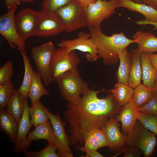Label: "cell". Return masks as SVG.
Masks as SVG:
<instances>
[{
  "mask_svg": "<svg viewBox=\"0 0 157 157\" xmlns=\"http://www.w3.org/2000/svg\"><path fill=\"white\" fill-rule=\"evenodd\" d=\"M85 157H104L97 150H95L91 152L88 154H86Z\"/></svg>",
  "mask_w": 157,
  "mask_h": 157,
  "instance_id": "obj_43",
  "label": "cell"
},
{
  "mask_svg": "<svg viewBox=\"0 0 157 157\" xmlns=\"http://www.w3.org/2000/svg\"><path fill=\"white\" fill-rule=\"evenodd\" d=\"M58 45L59 47L65 48L68 52L76 50L87 53L85 57L90 62L95 61L99 58L97 49L89 33L80 32L76 38L62 40Z\"/></svg>",
  "mask_w": 157,
  "mask_h": 157,
  "instance_id": "obj_11",
  "label": "cell"
},
{
  "mask_svg": "<svg viewBox=\"0 0 157 157\" xmlns=\"http://www.w3.org/2000/svg\"><path fill=\"white\" fill-rule=\"evenodd\" d=\"M119 7L140 13L145 18L146 20L157 22V10L153 7L142 3H136L131 0H119Z\"/></svg>",
  "mask_w": 157,
  "mask_h": 157,
  "instance_id": "obj_17",
  "label": "cell"
},
{
  "mask_svg": "<svg viewBox=\"0 0 157 157\" xmlns=\"http://www.w3.org/2000/svg\"><path fill=\"white\" fill-rule=\"evenodd\" d=\"M91 38L97 50L99 58L107 65H115L119 60V54L136 40L127 38L123 32L110 36L104 34L100 27L89 28Z\"/></svg>",
  "mask_w": 157,
  "mask_h": 157,
  "instance_id": "obj_2",
  "label": "cell"
},
{
  "mask_svg": "<svg viewBox=\"0 0 157 157\" xmlns=\"http://www.w3.org/2000/svg\"><path fill=\"white\" fill-rule=\"evenodd\" d=\"M133 88L128 84L118 82L111 90H106L112 93L119 106H124L131 99Z\"/></svg>",
  "mask_w": 157,
  "mask_h": 157,
  "instance_id": "obj_27",
  "label": "cell"
},
{
  "mask_svg": "<svg viewBox=\"0 0 157 157\" xmlns=\"http://www.w3.org/2000/svg\"><path fill=\"white\" fill-rule=\"evenodd\" d=\"M42 12L35 35L48 38L56 35L65 31L62 20L56 13Z\"/></svg>",
  "mask_w": 157,
  "mask_h": 157,
  "instance_id": "obj_13",
  "label": "cell"
},
{
  "mask_svg": "<svg viewBox=\"0 0 157 157\" xmlns=\"http://www.w3.org/2000/svg\"><path fill=\"white\" fill-rule=\"evenodd\" d=\"M25 100L18 90L15 89L6 106L7 110L15 118L18 124L24 112Z\"/></svg>",
  "mask_w": 157,
  "mask_h": 157,
  "instance_id": "obj_26",
  "label": "cell"
},
{
  "mask_svg": "<svg viewBox=\"0 0 157 157\" xmlns=\"http://www.w3.org/2000/svg\"><path fill=\"white\" fill-rule=\"evenodd\" d=\"M154 90L141 84L134 88L131 99L139 108L142 107L154 96Z\"/></svg>",
  "mask_w": 157,
  "mask_h": 157,
  "instance_id": "obj_29",
  "label": "cell"
},
{
  "mask_svg": "<svg viewBox=\"0 0 157 157\" xmlns=\"http://www.w3.org/2000/svg\"><path fill=\"white\" fill-rule=\"evenodd\" d=\"M21 54L24 62V72L21 85L17 89L25 99H27L29 89L34 71L31 65L29 59L25 50L17 49Z\"/></svg>",
  "mask_w": 157,
  "mask_h": 157,
  "instance_id": "obj_24",
  "label": "cell"
},
{
  "mask_svg": "<svg viewBox=\"0 0 157 157\" xmlns=\"http://www.w3.org/2000/svg\"><path fill=\"white\" fill-rule=\"evenodd\" d=\"M42 77L38 71H35L30 85L28 94V97L31 100V106L38 101L43 96H47L49 91L43 85Z\"/></svg>",
  "mask_w": 157,
  "mask_h": 157,
  "instance_id": "obj_23",
  "label": "cell"
},
{
  "mask_svg": "<svg viewBox=\"0 0 157 157\" xmlns=\"http://www.w3.org/2000/svg\"><path fill=\"white\" fill-rule=\"evenodd\" d=\"M132 38L136 40L137 48L141 52L150 54L157 52V37L151 32L141 30L137 31Z\"/></svg>",
  "mask_w": 157,
  "mask_h": 157,
  "instance_id": "obj_18",
  "label": "cell"
},
{
  "mask_svg": "<svg viewBox=\"0 0 157 157\" xmlns=\"http://www.w3.org/2000/svg\"><path fill=\"white\" fill-rule=\"evenodd\" d=\"M62 97L68 102L76 103L88 87L78 69L74 68L59 76L56 81Z\"/></svg>",
  "mask_w": 157,
  "mask_h": 157,
  "instance_id": "obj_3",
  "label": "cell"
},
{
  "mask_svg": "<svg viewBox=\"0 0 157 157\" xmlns=\"http://www.w3.org/2000/svg\"><path fill=\"white\" fill-rule=\"evenodd\" d=\"M57 150L56 144L48 143L47 146L40 151H26L24 154L27 157H58L56 152Z\"/></svg>",
  "mask_w": 157,
  "mask_h": 157,
  "instance_id": "obj_33",
  "label": "cell"
},
{
  "mask_svg": "<svg viewBox=\"0 0 157 157\" xmlns=\"http://www.w3.org/2000/svg\"><path fill=\"white\" fill-rule=\"evenodd\" d=\"M49 112L40 101L29 107V114L32 126L35 127L38 125L49 121Z\"/></svg>",
  "mask_w": 157,
  "mask_h": 157,
  "instance_id": "obj_28",
  "label": "cell"
},
{
  "mask_svg": "<svg viewBox=\"0 0 157 157\" xmlns=\"http://www.w3.org/2000/svg\"><path fill=\"white\" fill-rule=\"evenodd\" d=\"M140 111L139 108L131 99L123 106L120 112L115 118L121 123L122 133L125 135L129 134L133 129L137 121Z\"/></svg>",
  "mask_w": 157,
  "mask_h": 157,
  "instance_id": "obj_15",
  "label": "cell"
},
{
  "mask_svg": "<svg viewBox=\"0 0 157 157\" xmlns=\"http://www.w3.org/2000/svg\"><path fill=\"white\" fill-rule=\"evenodd\" d=\"M137 120L146 129L157 135V116L140 111Z\"/></svg>",
  "mask_w": 157,
  "mask_h": 157,
  "instance_id": "obj_31",
  "label": "cell"
},
{
  "mask_svg": "<svg viewBox=\"0 0 157 157\" xmlns=\"http://www.w3.org/2000/svg\"><path fill=\"white\" fill-rule=\"evenodd\" d=\"M154 93V95L157 96V75L155 82Z\"/></svg>",
  "mask_w": 157,
  "mask_h": 157,
  "instance_id": "obj_45",
  "label": "cell"
},
{
  "mask_svg": "<svg viewBox=\"0 0 157 157\" xmlns=\"http://www.w3.org/2000/svg\"><path fill=\"white\" fill-rule=\"evenodd\" d=\"M28 140L43 139L48 143L56 144V140L54 130L50 121L38 125L33 131L29 132L27 137Z\"/></svg>",
  "mask_w": 157,
  "mask_h": 157,
  "instance_id": "obj_20",
  "label": "cell"
},
{
  "mask_svg": "<svg viewBox=\"0 0 157 157\" xmlns=\"http://www.w3.org/2000/svg\"><path fill=\"white\" fill-rule=\"evenodd\" d=\"M140 151V150L136 148L130 147L126 151L123 157H140L141 156Z\"/></svg>",
  "mask_w": 157,
  "mask_h": 157,
  "instance_id": "obj_38",
  "label": "cell"
},
{
  "mask_svg": "<svg viewBox=\"0 0 157 157\" xmlns=\"http://www.w3.org/2000/svg\"><path fill=\"white\" fill-rule=\"evenodd\" d=\"M55 49L53 44L51 41L31 49V56L36 67L46 86H49L53 82L51 60Z\"/></svg>",
  "mask_w": 157,
  "mask_h": 157,
  "instance_id": "obj_5",
  "label": "cell"
},
{
  "mask_svg": "<svg viewBox=\"0 0 157 157\" xmlns=\"http://www.w3.org/2000/svg\"><path fill=\"white\" fill-rule=\"evenodd\" d=\"M72 0H43L42 11L55 13L60 8L68 3Z\"/></svg>",
  "mask_w": 157,
  "mask_h": 157,
  "instance_id": "obj_34",
  "label": "cell"
},
{
  "mask_svg": "<svg viewBox=\"0 0 157 157\" xmlns=\"http://www.w3.org/2000/svg\"><path fill=\"white\" fill-rule=\"evenodd\" d=\"M156 135L137 120L132 130L126 135V143L130 147L140 150L144 157H150L152 155L156 144Z\"/></svg>",
  "mask_w": 157,
  "mask_h": 157,
  "instance_id": "obj_6",
  "label": "cell"
},
{
  "mask_svg": "<svg viewBox=\"0 0 157 157\" xmlns=\"http://www.w3.org/2000/svg\"><path fill=\"white\" fill-rule=\"evenodd\" d=\"M119 65L116 78L118 82L128 85L131 65V55L126 48L119 54Z\"/></svg>",
  "mask_w": 157,
  "mask_h": 157,
  "instance_id": "obj_25",
  "label": "cell"
},
{
  "mask_svg": "<svg viewBox=\"0 0 157 157\" xmlns=\"http://www.w3.org/2000/svg\"><path fill=\"white\" fill-rule=\"evenodd\" d=\"M85 7L86 8L90 4L95 2L97 0H77Z\"/></svg>",
  "mask_w": 157,
  "mask_h": 157,
  "instance_id": "obj_44",
  "label": "cell"
},
{
  "mask_svg": "<svg viewBox=\"0 0 157 157\" xmlns=\"http://www.w3.org/2000/svg\"><path fill=\"white\" fill-rule=\"evenodd\" d=\"M119 126L118 122L113 116L110 118L102 129L107 138L108 147L112 150L120 148L126 143V135L121 132Z\"/></svg>",
  "mask_w": 157,
  "mask_h": 157,
  "instance_id": "obj_16",
  "label": "cell"
},
{
  "mask_svg": "<svg viewBox=\"0 0 157 157\" xmlns=\"http://www.w3.org/2000/svg\"><path fill=\"white\" fill-rule=\"evenodd\" d=\"M91 132L95 137L100 148L108 146L107 138L102 129H95Z\"/></svg>",
  "mask_w": 157,
  "mask_h": 157,
  "instance_id": "obj_37",
  "label": "cell"
},
{
  "mask_svg": "<svg viewBox=\"0 0 157 157\" xmlns=\"http://www.w3.org/2000/svg\"><path fill=\"white\" fill-rule=\"evenodd\" d=\"M55 13L62 20L67 32L87 26L85 8L77 0H72Z\"/></svg>",
  "mask_w": 157,
  "mask_h": 157,
  "instance_id": "obj_4",
  "label": "cell"
},
{
  "mask_svg": "<svg viewBox=\"0 0 157 157\" xmlns=\"http://www.w3.org/2000/svg\"><path fill=\"white\" fill-rule=\"evenodd\" d=\"M15 89L10 80L0 85V109H5Z\"/></svg>",
  "mask_w": 157,
  "mask_h": 157,
  "instance_id": "obj_30",
  "label": "cell"
},
{
  "mask_svg": "<svg viewBox=\"0 0 157 157\" xmlns=\"http://www.w3.org/2000/svg\"><path fill=\"white\" fill-rule=\"evenodd\" d=\"M49 115L56 138L58 157H71L72 154L69 136L65 130V122L62 121L58 113L54 114L49 111Z\"/></svg>",
  "mask_w": 157,
  "mask_h": 157,
  "instance_id": "obj_12",
  "label": "cell"
},
{
  "mask_svg": "<svg viewBox=\"0 0 157 157\" xmlns=\"http://www.w3.org/2000/svg\"><path fill=\"white\" fill-rule=\"evenodd\" d=\"M29 108L26 99L25 100L24 112L18 124L17 133L14 143L13 151L15 153L27 151L31 143L27 138L30 129L32 126L29 114Z\"/></svg>",
  "mask_w": 157,
  "mask_h": 157,
  "instance_id": "obj_14",
  "label": "cell"
},
{
  "mask_svg": "<svg viewBox=\"0 0 157 157\" xmlns=\"http://www.w3.org/2000/svg\"><path fill=\"white\" fill-rule=\"evenodd\" d=\"M119 0H97L85 8L88 27H100L103 20L109 18L119 7Z\"/></svg>",
  "mask_w": 157,
  "mask_h": 157,
  "instance_id": "obj_7",
  "label": "cell"
},
{
  "mask_svg": "<svg viewBox=\"0 0 157 157\" xmlns=\"http://www.w3.org/2000/svg\"><path fill=\"white\" fill-rule=\"evenodd\" d=\"M18 124L15 118L5 109L0 110V128L14 143L16 139Z\"/></svg>",
  "mask_w": 157,
  "mask_h": 157,
  "instance_id": "obj_22",
  "label": "cell"
},
{
  "mask_svg": "<svg viewBox=\"0 0 157 157\" xmlns=\"http://www.w3.org/2000/svg\"><path fill=\"white\" fill-rule=\"evenodd\" d=\"M42 13L29 8H24L15 15L18 32L24 40L35 35L37 28Z\"/></svg>",
  "mask_w": 157,
  "mask_h": 157,
  "instance_id": "obj_10",
  "label": "cell"
},
{
  "mask_svg": "<svg viewBox=\"0 0 157 157\" xmlns=\"http://www.w3.org/2000/svg\"><path fill=\"white\" fill-rule=\"evenodd\" d=\"M80 60L74 50L68 52L65 47H59L54 51L51 60L53 82L67 71L77 68Z\"/></svg>",
  "mask_w": 157,
  "mask_h": 157,
  "instance_id": "obj_8",
  "label": "cell"
},
{
  "mask_svg": "<svg viewBox=\"0 0 157 157\" xmlns=\"http://www.w3.org/2000/svg\"><path fill=\"white\" fill-rule=\"evenodd\" d=\"M131 65L128 85L134 88L141 84L142 69L141 63V52L138 49L131 50Z\"/></svg>",
  "mask_w": 157,
  "mask_h": 157,
  "instance_id": "obj_21",
  "label": "cell"
},
{
  "mask_svg": "<svg viewBox=\"0 0 157 157\" xmlns=\"http://www.w3.org/2000/svg\"><path fill=\"white\" fill-rule=\"evenodd\" d=\"M140 111L157 116V96L154 95L144 105L139 108Z\"/></svg>",
  "mask_w": 157,
  "mask_h": 157,
  "instance_id": "obj_36",
  "label": "cell"
},
{
  "mask_svg": "<svg viewBox=\"0 0 157 157\" xmlns=\"http://www.w3.org/2000/svg\"><path fill=\"white\" fill-rule=\"evenodd\" d=\"M149 57L152 64L157 70V54H150Z\"/></svg>",
  "mask_w": 157,
  "mask_h": 157,
  "instance_id": "obj_42",
  "label": "cell"
},
{
  "mask_svg": "<svg viewBox=\"0 0 157 157\" xmlns=\"http://www.w3.org/2000/svg\"><path fill=\"white\" fill-rule=\"evenodd\" d=\"M13 73L12 62L8 60L0 68V85L10 80Z\"/></svg>",
  "mask_w": 157,
  "mask_h": 157,
  "instance_id": "obj_35",
  "label": "cell"
},
{
  "mask_svg": "<svg viewBox=\"0 0 157 157\" xmlns=\"http://www.w3.org/2000/svg\"><path fill=\"white\" fill-rule=\"evenodd\" d=\"M149 56L150 53L141 52V63L142 69V79L143 85L154 89L157 75V70L152 64Z\"/></svg>",
  "mask_w": 157,
  "mask_h": 157,
  "instance_id": "obj_19",
  "label": "cell"
},
{
  "mask_svg": "<svg viewBox=\"0 0 157 157\" xmlns=\"http://www.w3.org/2000/svg\"><path fill=\"white\" fill-rule=\"evenodd\" d=\"M142 3L150 6L157 10V0H141Z\"/></svg>",
  "mask_w": 157,
  "mask_h": 157,
  "instance_id": "obj_41",
  "label": "cell"
},
{
  "mask_svg": "<svg viewBox=\"0 0 157 157\" xmlns=\"http://www.w3.org/2000/svg\"><path fill=\"white\" fill-rule=\"evenodd\" d=\"M6 8L8 10L19 5L17 0H4Z\"/></svg>",
  "mask_w": 157,
  "mask_h": 157,
  "instance_id": "obj_39",
  "label": "cell"
},
{
  "mask_svg": "<svg viewBox=\"0 0 157 157\" xmlns=\"http://www.w3.org/2000/svg\"><path fill=\"white\" fill-rule=\"evenodd\" d=\"M16 6L0 17V33L6 39L11 48L22 50L26 49L25 40L19 35L15 20Z\"/></svg>",
  "mask_w": 157,
  "mask_h": 157,
  "instance_id": "obj_9",
  "label": "cell"
},
{
  "mask_svg": "<svg viewBox=\"0 0 157 157\" xmlns=\"http://www.w3.org/2000/svg\"><path fill=\"white\" fill-rule=\"evenodd\" d=\"M138 25H151L153 26L154 28L152 30L157 29V22H152L147 21L145 20H140L136 22Z\"/></svg>",
  "mask_w": 157,
  "mask_h": 157,
  "instance_id": "obj_40",
  "label": "cell"
},
{
  "mask_svg": "<svg viewBox=\"0 0 157 157\" xmlns=\"http://www.w3.org/2000/svg\"><path fill=\"white\" fill-rule=\"evenodd\" d=\"M134 2L137 3H142L141 0H132Z\"/></svg>",
  "mask_w": 157,
  "mask_h": 157,
  "instance_id": "obj_47",
  "label": "cell"
},
{
  "mask_svg": "<svg viewBox=\"0 0 157 157\" xmlns=\"http://www.w3.org/2000/svg\"><path fill=\"white\" fill-rule=\"evenodd\" d=\"M104 91L88 87L77 102L66 104L63 117L68 125L70 146H83L87 133L102 129L111 117L120 111L122 108L111 92L104 98L98 97V93Z\"/></svg>",
  "mask_w": 157,
  "mask_h": 157,
  "instance_id": "obj_1",
  "label": "cell"
},
{
  "mask_svg": "<svg viewBox=\"0 0 157 157\" xmlns=\"http://www.w3.org/2000/svg\"><path fill=\"white\" fill-rule=\"evenodd\" d=\"M75 147L77 150L84 152L86 154L93 151L97 150L100 148L96 139L91 132L86 134L83 146H78Z\"/></svg>",
  "mask_w": 157,
  "mask_h": 157,
  "instance_id": "obj_32",
  "label": "cell"
},
{
  "mask_svg": "<svg viewBox=\"0 0 157 157\" xmlns=\"http://www.w3.org/2000/svg\"><path fill=\"white\" fill-rule=\"evenodd\" d=\"M35 0H17L19 5L21 3H28L33 2Z\"/></svg>",
  "mask_w": 157,
  "mask_h": 157,
  "instance_id": "obj_46",
  "label": "cell"
}]
</instances>
